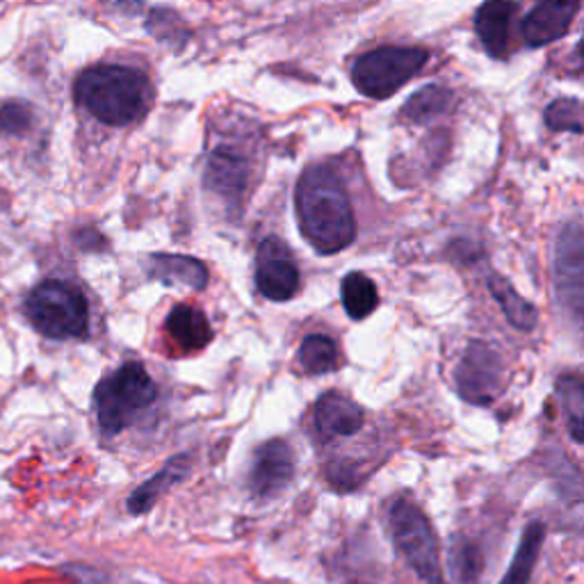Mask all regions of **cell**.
<instances>
[{
  "instance_id": "1",
  "label": "cell",
  "mask_w": 584,
  "mask_h": 584,
  "mask_svg": "<svg viewBox=\"0 0 584 584\" xmlns=\"http://www.w3.org/2000/svg\"><path fill=\"white\" fill-rule=\"evenodd\" d=\"M295 208L303 238L320 253H336L355 243V210L340 176L332 167L313 165L301 174Z\"/></svg>"
},
{
  "instance_id": "2",
  "label": "cell",
  "mask_w": 584,
  "mask_h": 584,
  "mask_svg": "<svg viewBox=\"0 0 584 584\" xmlns=\"http://www.w3.org/2000/svg\"><path fill=\"white\" fill-rule=\"evenodd\" d=\"M151 97L149 78L131 66H91L76 80L78 103L108 126H128L145 114Z\"/></svg>"
},
{
  "instance_id": "3",
  "label": "cell",
  "mask_w": 584,
  "mask_h": 584,
  "mask_svg": "<svg viewBox=\"0 0 584 584\" xmlns=\"http://www.w3.org/2000/svg\"><path fill=\"white\" fill-rule=\"evenodd\" d=\"M158 397L149 372L139 363H126L114 375L105 377L95 393L99 425L114 436L142 415Z\"/></svg>"
},
{
  "instance_id": "4",
  "label": "cell",
  "mask_w": 584,
  "mask_h": 584,
  "mask_svg": "<svg viewBox=\"0 0 584 584\" xmlns=\"http://www.w3.org/2000/svg\"><path fill=\"white\" fill-rule=\"evenodd\" d=\"M26 313L37 332L55 340L83 338L89 330L85 295L64 282L39 284L26 301Z\"/></svg>"
},
{
  "instance_id": "5",
  "label": "cell",
  "mask_w": 584,
  "mask_h": 584,
  "mask_svg": "<svg viewBox=\"0 0 584 584\" xmlns=\"http://www.w3.org/2000/svg\"><path fill=\"white\" fill-rule=\"evenodd\" d=\"M430 60L425 49L415 46H384L361 55L352 66V80L361 95L370 99H388L411 78L423 72Z\"/></svg>"
},
{
  "instance_id": "6",
  "label": "cell",
  "mask_w": 584,
  "mask_h": 584,
  "mask_svg": "<svg viewBox=\"0 0 584 584\" xmlns=\"http://www.w3.org/2000/svg\"><path fill=\"white\" fill-rule=\"evenodd\" d=\"M390 527L395 546L409 567L427 584H446L438 562V542L425 513L411 502L400 500L390 511Z\"/></svg>"
},
{
  "instance_id": "7",
  "label": "cell",
  "mask_w": 584,
  "mask_h": 584,
  "mask_svg": "<svg viewBox=\"0 0 584 584\" xmlns=\"http://www.w3.org/2000/svg\"><path fill=\"white\" fill-rule=\"evenodd\" d=\"M253 142L247 137L220 139L210 151L206 167V185L215 195L240 201L253 172Z\"/></svg>"
},
{
  "instance_id": "8",
  "label": "cell",
  "mask_w": 584,
  "mask_h": 584,
  "mask_svg": "<svg viewBox=\"0 0 584 584\" xmlns=\"http://www.w3.org/2000/svg\"><path fill=\"white\" fill-rule=\"evenodd\" d=\"M455 382L463 400L488 405L505 384V361L498 349L488 343H473L457 365Z\"/></svg>"
},
{
  "instance_id": "9",
  "label": "cell",
  "mask_w": 584,
  "mask_h": 584,
  "mask_svg": "<svg viewBox=\"0 0 584 584\" xmlns=\"http://www.w3.org/2000/svg\"><path fill=\"white\" fill-rule=\"evenodd\" d=\"M299 286V270L288 245L265 238L256 251V288L272 301H288Z\"/></svg>"
},
{
  "instance_id": "10",
  "label": "cell",
  "mask_w": 584,
  "mask_h": 584,
  "mask_svg": "<svg viewBox=\"0 0 584 584\" xmlns=\"http://www.w3.org/2000/svg\"><path fill=\"white\" fill-rule=\"evenodd\" d=\"M584 240L580 222L569 224L557 240L555 251V282L557 293L564 307L571 311L573 320L582 318V284H584Z\"/></svg>"
},
{
  "instance_id": "11",
  "label": "cell",
  "mask_w": 584,
  "mask_h": 584,
  "mask_svg": "<svg viewBox=\"0 0 584 584\" xmlns=\"http://www.w3.org/2000/svg\"><path fill=\"white\" fill-rule=\"evenodd\" d=\"M295 475L293 452L284 440H270L259 448L249 473L251 494L261 500L278 496Z\"/></svg>"
},
{
  "instance_id": "12",
  "label": "cell",
  "mask_w": 584,
  "mask_h": 584,
  "mask_svg": "<svg viewBox=\"0 0 584 584\" xmlns=\"http://www.w3.org/2000/svg\"><path fill=\"white\" fill-rule=\"evenodd\" d=\"M580 10V0H542L523 18V37L532 49H542L564 37Z\"/></svg>"
},
{
  "instance_id": "13",
  "label": "cell",
  "mask_w": 584,
  "mask_h": 584,
  "mask_svg": "<svg viewBox=\"0 0 584 584\" xmlns=\"http://www.w3.org/2000/svg\"><path fill=\"white\" fill-rule=\"evenodd\" d=\"M513 0H486L475 14V30L490 58H505L509 51V28L517 14Z\"/></svg>"
},
{
  "instance_id": "14",
  "label": "cell",
  "mask_w": 584,
  "mask_h": 584,
  "mask_svg": "<svg viewBox=\"0 0 584 584\" xmlns=\"http://www.w3.org/2000/svg\"><path fill=\"white\" fill-rule=\"evenodd\" d=\"M363 409L340 393H324L315 405V425L324 436H352L363 427Z\"/></svg>"
},
{
  "instance_id": "15",
  "label": "cell",
  "mask_w": 584,
  "mask_h": 584,
  "mask_svg": "<svg viewBox=\"0 0 584 584\" xmlns=\"http://www.w3.org/2000/svg\"><path fill=\"white\" fill-rule=\"evenodd\" d=\"M149 272L165 286H188L201 290L208 284L206 265L197 259H190V256L156 253L149 259Z\"/></svg>"
},
{
  "instance_id": "16",
  "label": "cell",
  "mask_w": 584,
  "mask_h": 584,
  "mask_svg": "<svg viewBox=\"0 0 584 584\" xmlns=\"http://www.w3.org/2000/svg\"><path fill=\"white\" fill-rule=\"evenodd\" d=\"M188 473H190V459L188 457L178 455V457L170 459L165 463V469L133 490L131 498H128V511L135 513V517H139V513H147L160 500V496L165 494V490H170L174 484L188 477Z\"/></svg>"
},
{
  "instance_id": "17",
  "label": "cell",
  "mask_w": 584,
  "mask_h": 584,
  "mask_svg": "<svg viewBox=\"0 0 584 584\" xmlns=\"http://www.w3.org/2000/svg\"><path fill=\"white\" fill-rule=\"evenodd\" d=\"M167 332L185 352H195L213 338V330H210L206 315L192 307H176L167 318Z\"/></svg>"
},
{
  "instance_id": "18",
  "label": "cell",
  "mask_w": 584,
  "mask_h": 584,
  "mask_svg": "<svg viewBox=\"0 0 584 584\" xmlns=\"http://www.w3.org/2000/svg\"><path fill=\"white\" fill-rule=\"evenodd\" d=\"M488 290H490V295L496 297L502 313L507 315V320L513 326H517V330H521V332H532L534 330L536 318H539V315H536V309L509 286L507 278H502L498 274L488 276Z\"/></svg>"
},
{
  "instance_id": "19",
  "label": "cell",
  "mask_w": 584,
  "mask_h": 584,
  "mask_svg": "<svg viewBox=\"0 0 584 584\" xmlns=\"http://www.w3.org/2000/svg\"><path fill=\"white\" fill-rule=\"evenodd\" d=\"M340 297L347 315L352 320H363L380 307L377 286L361 272H352L343 278Z\"/></svg>"
},
{
  "instance_id": "20",
  "label": "cell",
  "mask_w": 584,
  "mask_h": 584,
  "mask_svg": "<svg viewBox=\"0 0 584 584\" xmlns=\"http://www.w3.org/2000/svg\"><path fill=\"white\" fill-rule=\"evenodd\" d=\"M544 539H546V527L542 523H532L525 527L517 557H513V562L500 584H530L536 557H539L542 552Z\"/></svg>"
},
{
  "instance_id": "21",
  "label": "cell",
  "mask_w": 584,
  "mask_h": 584,
  "mask_svg": "<svg viewBox=\"0 0 584 584\" xmlns=\"http://www.w3.org/2000/svg\"><path fill=\"white\" fill-rule=\"evenodd\" d=\"M455 105L452 91L443 87H425L423 91L413 95L407 105L402 108V120L411 124H430L438 120L440 114H446Z\"/></svg>"
},
{
  "instance_id": "22",
  "label": "cell",
  "mask_w": 584,
  "mask_h": 584,
  "mask_svg": "<svg viewBox=\"0 0 584 584\" xmlns=\"http://www.w3.org/2000/svg\"><path fill=\"white\" fill-rule=\"evenodd\" d=\"M299 363L309 375H324L338 363V347L330 336H309L299 347Z\"/></svg>"
},
{
  "instance_id": "23",
  "label": "cell",
  "mask_w": 584,
  "mask_h": 584,
  "mask_svg": "<svg viewBox=\"0 0 584 584\" xmlns=\"http://www.w3.org/2000/svg\"><path fill=\"white\" fill-rule=\"evenodd\" d=\"M559 400H562L567 425L575 443H582V430H584V388L582 380L577 375H564L557 384Z\"/></svg>"
},
{
  "instance_id": "24",
  "label": "cell",
  "mask_w": 584,
  "mask_h": 584,
  "mask_svg": "<svg viewBox=\"0 0 584 584\" xmlns=\"http://www.w3.org/2000/svg\"><path fill=\"white\" fill-rule=\"evenodd\" d=\"M480 552L473 544L463 542V539H455L452 548H450V571L455 575V580L459 584H469L473 580H477L480 573Z\"/></svg>"
},
{
  "instance_id": "25",
  "label": "cell",
  "mask_w": 584,
  "mask_h": 584,
  "mask_svg": "<svg viewBox=\"0 0 584 584\" xmlns=\"http://www.w3.org/2000/svg\"><path fill=\"white\" fill-rule=\"evenodd\" d=\"M546 124L552 131L582 133V105L577 99H557L546 108Z\"/></svg>"
},
{
  "instance_id": "26",
  "label": "cell",
  "mask_w": 584,
  "mask_h": 584,
  "mask_svg": "<svg viewBox=\"0 0 584 584\" xmlns=\"http://www.w3.org/2000/svg\"><path fill=\"white\" fill-rule=\"evenodd\" d=\"M33 124V110L23 101H10L0 105V131L10 135L26 133Z\"/></svg>"
}]
</instances>
